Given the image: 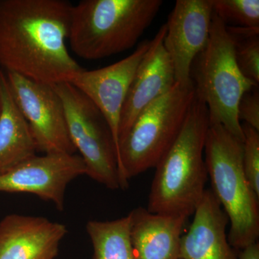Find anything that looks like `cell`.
Returning <instances> with one entry per match:
<instances>
[{
  "label": "cell",
  "instance_id": "2",
  "mask_svg": "<svg viewBox=\"0 0 259 259\" xmlns=\"http://www.w3.org/2000/svg\"><path fill=\"white\" fill-rule=\"evenodd\" d=\"M209 127L207 107L195 96L180 134L155 167L149 212L193 215L208 180L204 151Z\"/></svg>",
  "mask_w": 259,
  "mask_h": 259
},
{
  "label": "cell",
  "instance_id": "10",
  "mask_svg": "<svg viewBox=\"0 0 259 259\" xmlns=\"http://www.w3.org/2000/svg\"><path fill=\"white\" fill-rule=\"evenodd\" d=\"M83 175L86 166L79 154L36 155L0 175V192L35 194L62 211L66 187Z\"/></svg>",
  "mask_w": 259,
  "mask_h": 259
},
{
  "label": "cell",
  "instance_id": "16",
  "mask_svg": "<svg viewBox=\"0 0 259 259\" xmlns=\"http://www.w3.org/2000/svg\"><path fill=\"white\" fill-rule=\"evenodd\" d=\"M0 175L36 156L37 148L26 119L0 69Z\"/></svg>",
  "mask_w": 259,
  "mask_h": 259
},
{
  "label": "cell",
  "instance_id": "4",
  "mask_svg": "<svg viewBox=\"0 0 259 259\" xmlns=\"http://www.w3.org/2000/svg\"><path fill=\"white\" fill-rule=\"evenodd\" d=\"M204 161L214 197L229 220L228 239L236 250L258 242L259 197L247 180L243 167V141L221 125H209Z\"/></svg>",
  "mask_w": 259,
  "mask_h": 259
},
{
  "label": "cell",
  "instance_id": "5",
  "mask_svg": "<svg viewBox=\"0 0 259 259\" xmlns=\"http://www.w3.org/2000/svg\"><path fill=\"white\" fill-rule=\"evenodd\" d=\"M191 77L196 97L207 107L209 125H222L243 141L238 105L245 93L258 86L240 71L234 41L226 24L214 13L208 42L194 60Z\"/></svg>",
  "mask_w": 259,
  "mask_h": 259
},
{
  "label": "cell",
  "instance_id": "8",
  "mask_svg": "<svg viewBox=\"0 0 259 259\" xmlns=\"http://www.w3.org/2000/svg\"><path fill=\"white\" fill-rule=\"evenodd\" d=\"M5 72L10 92L28 122L37 151L44 154H75L64 106L54 85Z\"/></svg>",
  "mask_w": 259,
  "mask_h": 259
},
{
  "label": "cell",
  "instance_id": "15",
  "mask_svg": "<svg viewBox=\"0 0 259 259\" xmlns=\"http://www.w3.org/2000/svg\"><path fill=\"white\" fill-rule=\"evenodd\" d=\"M129 215L131 241L137 259H180L181 240L188 218L156 214L141 207Z\"/></svg>",
  "mask_w": 259,
  "mask_h": 259
},
{
  "label": "cell",
  "instance_id": "14",
  "mask_svg": "<svg viewBox=\"0 0 259 259\" xmlns=\"http://www.w3.org/2000/svg\"><path fill=\"white\" fill-rule=\"evenodd\" d=\"M181 240L180 259H239L226 233L228 216L211 190H206Z\"/></svg>",
  "mask_w": 259,
  "mask_h": 259
},
{
  "label": "cell",
  "instance_id": "18",
  "mask_svg": "<svg viewBox=\"0 0 259 259\" xmlns=\"http://www.w3.org/2000/svg\"><path fill=\"white\" fill-rule=\"evenodd\" d=\"M235 45V56L242 74L259 83V27H227Z\"/></svg>",
  "mask_w": 259,
  "mask_h": 259
},
{
  "label": "cell",
  "instance_id": "19",
  "mask_svg": "<svg viewBox=\"0 0 259 259\" xmlns=\"http://www.w3.org/2000/svg\"><path fill=\"white\" fill-rule=\"evenodd\" d=\"M213 13L226 24L239 27H259L258 0H211Z\"/></svg>",
  "mask_w": 259,
  "mask_h": 259
},
{
  "label": "cell",
  "instance_id": "20",
  "mask_svg": "<svg viewBox=\"0 0 259 259\" xmlns=\"http://www.w3.org/2000/svg\"><path fill=\"white\" fill-rule=\"evenodd\" d=\"M243 170L255 194L259 197V131L247 124H242Z\"/></svg>",
  "mask_w": 259,
  "mask_h": 259
},
{
  "label": "cell",
  "instance_id": "7",
  "mask_svg": "<svg viewBox=\"0 0 259 259\" xmlns=\"http://www.w3.org/2000/svg\"><path fill=\"white\" fill-rule=\"evenodd\" d=\"M60 97L70 140L86 175L110 189H121L117 151L110 127L93 102L69 82L54 85Z\"/></svg>",
  "mask_w": 259,
  "mask_h": 259
},
{
  "label": "cell",
  "instance_id": "17",
  "mask_svg": "<svg viewBox=\"0 0 259 259\" xmlns=\"http://www.w3.org/2000/svg\"><path fill=\"white\" fill-rule=\"evenodd\" d=\"M86 229L93 243V259H137L129 214L115 221H88Z\"/></svg>",
  "mask_w": 259,
  "mask_h": 259
},
{
  "label": "cell",
  "instance_id": "22",
  "mask_svg": "<svg viewBox=\"0 0 259 259\" xmlns=\"http://www.w3.org/2000/svg\"><path fill=\"white\" fill-rule=\"evenodd\" d=\"M239 259H259L258 242L248 245L246 248L240 250L238 253Z\"/></svg>",
  "mask_w": 259,
  "mask_h": 259
},
{
  "label": "cell",
  "instance_id": "6",
  "mask_svg": "<svg viewBox=\"0 0 259 259\" xmlns=\"http://www.w3.org/2000/svg\"><path fill=\"white\" fill-rule=\"evenodd\" d=\"M194 99V85L176 83L138 116L120 144L122 190L131 179L156 167L180 134Z\"/></svg>",
  "mask_w": 259,
  "mask_h": 259
},
{
  "label": "cell",
  "instance_id": "11",
  "mask_svg": "<svg viewBox=\"0 0 259 259\" xmlns=\"http://www.w3.org/2000/svg\"><path fill=\"white\" fill-rule=\"evenodd\" d=\"M212 15L211 0H177L166 23L163 46L182 86L194 85L192 65L208 42Z\"/></svg>",
  "mask_w": 259,
  "mask_h": 259
},
{
  "label": "cell",
  "instance_id": "9",
  "mask_svg": "<svg viewBox=\"0 0 259 259\" xmlns=\"http://www.w3.org/2000/svg\"><path fill=\"white\" fill-rule=\"evenodd\" d=\"M150 46L151 40H144L125 59L102 69L81 70L69 81L93 102L106 120L117 151L118 168L121 114L130 85Z\"/></svg>",
  "mask_w": 259,
  "mask_h": 259
},
{
  "label": "cell",
  "instance_id": "13",
  "mask_svg": "<svg viewBox=\"0 0 259 259\" xmlns=\"http://www.w3.org/2000/svg\"><path fill=\"white\" fill-rule=\"evenodd\" d=\"M66 233L47 218L9 214L0 222V259H55Z\"/></svg>",
  "mask_w": 259,
  "mask_h": 259
},
{
  "label": "cell",
  "instance_id": "1",
  "mask_svg": "<svg viewBox=\"0 0 259 259\" xmlns=\"http://www.w3.org/2000/svg\"><path fill=\"white\" fill-rule=\"evenodd\" d=\"M73 5L65 0H0V69L56 85L83 68L66 42Z\"/></svg>",
  "mask_w": 259,
  "mask_h": 259
},
{
  "label": "cell",
  "instance_id": "3",
  "mask_svg": "<svg viewBox=\"0 0 259 259\" xmlns=\"http://www.w3.org/2000/svg\"><path fill=\"white\" fill-rule=\"evenodd\" d=\"M161 0H82L71 8V51L97 60L132 49L156 18Z\"/></svg>",
  "mask_w": 259,
  "mask_h": 259
},
{
  "label": "cell",
  "instance_id": "23",
  "mask_svg": "<svg viewBox=\"0 0 259 259\" xmlns=\"http://www.w3.org/2000/svg\"><path fill=\"white\" fill-rule=\"evenodd\" d=\"M0 109H1V102H0Z\"/></svg>",
  "mask_w": 259,
  "mask_h": 259
},
{
  "label": "cell",
  "instance_id": "12",
  "mask_svg": "<svg viewBox=\"0 0 259 259\" xmlns=\"http://www.w3.org/2000/svg\"><path fill=\"white\" fill-rule=\"evenodd\" d=\"M166 24L151 40V46L131 81L121 114L119 144L128 133L138 116L176 83L171 59L163 46Z\"/></svg>",
  "mask_w": 259,
  "mask_h": 259
},
{
  "label": "cell",
  "instance_id": "21",
  "mask_svg": "<svg viewBox=\"0 0 259 259\" xmlns=\"http://www.w3.org/2000/svg\"><path fill=\"white\" fill-rule=\"evenodd\" d=\"M239 120L259 131V93L258 88L248 92L242 97L238 107Z\"/></svg>",
  "mask_w": 259,
  "mask_h": 259
}]
</instances>
